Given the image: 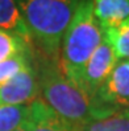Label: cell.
I'll list each match as a JSON object with an SVG mask.
<instances>
[{
  "label": "cell",
  "instance_id": "8",
  "mask_svg": "<svg viewBox=\"0 0 129 131\" xmlns=\"http://www.w3.org/2000/svg\"><path fill=\"white\" fill-rule=\"evenodd\" d=\"M94 15L102 29L119 27L129 19V0H92Z\"/></svg>",
  "mask_w": 129,
  "mask_h": 131
},
{
  "label": "cell",
  "instance_id": "14",
  "mask_svg": "<svg viewBox=\"0 0 129 131\" xmlns=\"http://www.w3.org/2000/svg\"><path fill=\"white\" fill-rule=\"evenodd\" d=\"M32 64V54L30 50L16 54L11 58H7L0 62V85H3L17 73H20L22 69H25Z\"/></svg>",
  "mask_w": 129,
  "mask_h": 131
},
{
  "label": "cell",
  "instance_id": "12",
  "mask_svg": "<svg viewBox=\"0 0 129 131\" xmlns=\"http://www.w3.org/2000/svg\"><path fill=\"white\" fill-rule=\"evenodd\" d=\"M103 36L112 45L117 60H129V19L119 27L103 29Z\"/></svg>",
  "mask_w": 129,
  "mask_h": 131
},
{
  "label": "cell",
  "instance_id": "1",
  "mask_svg": "<svg viewBox=\"0 0 129 131\" xmlns=\"http://www.w3.org/2000/svg\"><path fill=\"white\" fill-rule=\"evenodd\" d=\"M40 97L58 117L75 130H82L95 114V102L82 88L67 78L55 60H46L36 68Z\"/></svg>",
  "mask_w": 129,
  "mask_h": 131
},
{
  "label": "cell",
  "instance_id": "15",
  "mask_svg": "<svg viewBox=\"0 0 129 131\" xmlns=\"http://www.w3.org/2000/svg\"><path fill=\"white\" fill-rule=\"evenodd\" d=\"M30 128H32V122H30V119H28L25 123H22V125L15 131H30Z\"/></svg>",
  "mask_w": 129,
  "mask_h": 131
},
{
  "label": "cell",
  "instance_id": "13",
  "mask_svg": "<svg viewBox=\"0 0 129 131\" xmlns=\"http://www.w3.org/2000/svg\"><path fill=\"white\" fill-rule=\"evenodd\" d=\"M28 50H30V44H28L24 38L0 29V62Z\"/></svg>",
  "mask_w": 129,
  "mask_h": 131
},
{
  "label": "cell",
  "instance_id": "6",
  "mask_svg": "<svg viewBox=\"0 0 129 131\" xmlns=\"http://www.w3.org/2000/svg\"><path fill=\"white\" fill-rule=\"evenodd\" d=\"M38 97V77L32 64L0 85V103L4 105H29Z\"/></svg>",
  "mask_w": 129,
  "mask_h": 131
},
{
  "label": "cell",
  "instance_id": "10",
  "mask_svg": "<svg viewBox=\"0 0 129 131\" xmlns=\"http://www.w3.org/2000/svg\"><path fill=\"white\" fill-rule=\"evenodd\" d=\"M80 131H129V106L111 110L90 121Z\"/></svg>",
  "mask_w": 129,
  "mask_h": 131
},
{
  "label": "cell",
  "instance_id": "4",
  "mask_svg": "<svg viewBox=\"0 0 129 131\" xmlns=\"http://www.w3.org/2000/svg\"><path fill=\"white\" fill-rule=\"evenodd\" d=\"M95 115L129 106V60H120L94 97ZM92 118V119H94Z\"/></svg>",
  "mask_w": 129,
  "mask_h": 131
},
{
  "label": "cell",
  "instance_id": "11",
  "mask_svg": "<svg viewBox=\"0 0 129 131\" xmlns=\"http://www.w3.org/2000/svg\"><path fill=\"white\" fill-rule=\"evenodd\" d=\"M29 119V105L0 103V131H15Z\"/></svg>",
  "mask_w": 129,
  "mask_h": 131
},
{
  "label": "cell",
  "instance_id": "7",
  "mask_svg": "<svg viewBox=\"0 0 129 131\" xmlns=\"http://www.w3.org/2000/svg\"><path fill=\"white\" fill-rule=\"evenodd\" d=\"M29 119L32 122L30 131H79L58 117L41 98L29 103Z\"/></svg>",
  "mask_w": 129,
  "mask_h": 131
},
{
  "label": "cell",
  "instance_id": "5",
  "mask_svg": "<svg viewBox=\"0 0 129 131\" xmlns=\"http://www.w3.org/2000/svg\"><path fill=\"white\" fill-rule=\"evenodd\" d=\"M117 57L113 52L112 45L103 36L100 45L95 49L91 58L84 68L82 77L80 88L94 99L97 90L102 88L107 77L111 74L115 65L117 64Z\"/></svg>",
  "mask_w": 129,
  "mask_h": 131
},
{
  "label": "cell",
  "instance_id": "3",
  "mask_svg": "<svg viewBox=\"0 0 129 131\" xmlns=\"http://www.w3.org/2000/svg\"><path fill=\"white\" fill-rule=\"evenodd\" d=\"M103 40V29L94 15L92 0H83L61 42V69L80 88L84 68Z\"/></svg>",
  "mask_w": 129,
  "mask_h": 131
},
{
  "label": "cell",
  "instance_id": "2",
  "mask_svg": "<svg viewBox=\"0 0 129 131\" xmlns=\"http://www.w3.org/2000/svg\"><path fill=\"white\" fill-rule=\"evenodd\" d=\"M83 0H16L21 16L44 54L55 60L62 37Z\"/></svg>",
  "mask_w": 129,
  "mask_h": 131
},
{
  "label": "cell",
  "instance_id": "9",
  "mask_svg": "<svg viewBox=\"0 0 129 131\" xmlns=\"http://www.w3.org/2000/svg\"><path fill=\"white\" fill-rule=\"evenodd\" d=\"M0 29L20 36L30 45L33 42L16 0H0Z\"/></svg>",
  "mask_w": 129,
  "mask_h": 131
}]
</instances>
